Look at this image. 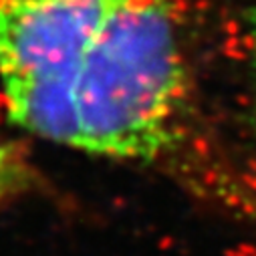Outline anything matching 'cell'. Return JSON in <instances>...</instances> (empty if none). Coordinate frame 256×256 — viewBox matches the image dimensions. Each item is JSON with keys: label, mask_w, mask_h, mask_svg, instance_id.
Returning a JSON list of instances; mask_svg holds the SVG:
<instances>
[{"label": "cell", "mask_w": 256, "mask_h": 256, "mask_svg": "<svg viewBox=\"0 0 256 256\" xmlns=\"http://www.w3.org/2000/svg\"><path fill=\"white\" fill-rule=\"evenodd\" d=\"M0 93L26 134L119 164H180L196 132L170 0H0Z\"/></svg>", "instance_id": "6da1fadb"}, {"label": "cell", "mask_w": 256, "mask_h": 256, "mask_svg": "<svg viewBox=\"0 0 256 256\" xmlns=\"http://www.w3.org/2000/svg\"><path fill=\"white\" fill-rule=\"evenodd\" d=\"M22 178L20 160L12 152V148L0 138V206L6 200V196L16 188Z\"/></svg>", "instance_id": "7a4b0ae2"}, {"label": "cell", "mask_w": 256, "mask_h": 256, "mask_svg": "<svg viewBox=\"0 0 256 256\" xmlns=\"http://www.w3.org/2000/svg\"><path fill=\"white\" fill-rule=\"evenodd\" d=\"M250 54H252V62H254V71H256V6L252 8L250 14Z\"/></svg>", "instance_id": "3957f363"}]
</instances>
